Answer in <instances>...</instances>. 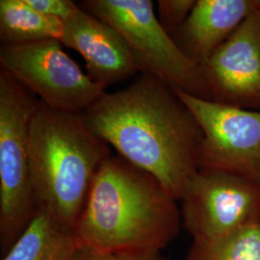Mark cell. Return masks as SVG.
Returning <instances> with one entry per match:
<instances>
[{
	"label": "cell",
	"mask_w": 260,
	"mask_h": 260,
	"mask_svg": "<svg viewBox=\"0 0 260 260\" xmlns=\"http://www.w3.org/2000/svg\"><path fill=\"white\" fill-rule=\"evenodd\" d=\"M89 128L120 157L155 177L177 202L199 172L203 131L167 84L141 74L83 113Z\"/></svg>",
	"instance_id": "6da1fadb"
},
{
	"label": "cell",
	"mask_w": 260,
	"mask_h": 260,
	"mask_svg": "<svg viewBox=\"0 0 260 260\" xmlns=\"http://www.w3.org/2000/svg\"><path fill=\"white\" fill-rule=\"evenodd\" d=\"M181 225L177 200L157 179L111 155L93 180L74 233L80 247L104 254L160 252Z\"/></svg>",
	"instance_id": "7a4b0ae2"
},
{
	"label": "cell",
	"mask_w": 260,
	"mask_h": 260,
	"mask_svg": "<svg viewBox=\"0 0 260 260\" xmlns=\"http://www.w3.org/2000/svg\"><path fill=\"white\" fill-rule=\"evenodd\" d=\"M109 146L82 113L59 111L40 101L29 131V158L38 210L74 230Z\"/></svg>",
	"instance_id": "3957f363"
},
{
	"label": "cell",
	"mask_w": 260,
	"mask_h": 260,
	"mask_svg": "<svg viewBox=\"0 0 260 260\" xmlns=\"http://www.w3.org/2000/svg\"><path fill=\"white\" fill-rule=\"evenodd\" d=\"M40 100L0 70V245L5 254L38 212L29 131Z\"/></svg>",
	"instance_id": "277c9868"
},
{
	"label": "cell",
	"mask_w": 260,
	"mask_h": 260,
	"mask_svg": "<svg viewBox=\"0 0 260 260\" xmlns=\"http://www.w3.org/2000/svg\"><path fill=\"white\" fill-rule=\"evenodd\" d=\"M80 7L121 34L140 73L173 90L211 101L201 66L189 59L161 26L151 0H86Z\"/></svg>",
	"instance_id": "5b68a950"
},
{
	"label": "cell",
	"mask_w": 260,
	"mask_h": 260,
	"mask_svg": "<svg viewBox=\"0 0 260 260\" xmlns=\"http://www.w3.org/2000/svg\"><path fill=\"white\" fill-rule=\"evenodd\" d=\"M0 69L59 111L83 113L106 93L58 40L1 45Z\"/></svg>",
	"instance_id": "8992f818"
},
{
	"label": "cell",
	"mask_w": 260,
	"mask_h": 260,
	"mask_svg": "<svg viewBox=\"0 0 260 260\" xmlns=\"http://www.w3.org/2000/svg\"><path fill=\"white\" fill-rule=\"evenodd\" d=\"M192 112L204 137L199 167L260 186V110H248L174 90Z\"/></svg>",
	"instance_id": "52a82bcc"
},
{
	"label": "cell",
	"mask_w": 260,
	"mask_h": 260,
	"mask_svg": "<svg viewBox=\"0 0 260 260\" xmlns=\"http://www.w3.org/2000/svg\"><path fill=\"white\" fill-rule=\"evenodd\" d=\"M181 203V223L193 241L231 234L260 216V186L233 174L199 170Z\"/></svg>",
	"instance_id": "ba28073f"
},
{
	"label": "cell",
	"mask_w": 260,
	"mask_h": 260,
	"mask_svg": "<svg viewBox=\"0 0 260 260\" xmlns=\"http://www.w3.org/2000/svg\"><path fill=\"white\" fill-rule=\"evenodd\" d=\"M215 103L260 110V9L201 66Z\"/></svg>",
	"instance_id": "9c48e42d"
},
{
	"label": "cell",
	"mask_w": 260,
	"mask_h": 260,
	"mask_svg": "<svg viewBox=\"0 0 260 260\" xmlns=\"http://www.w3.org/2000/svg\"><path fill=\"white\" fill-rule=\"evenodd\" d=\"M60 42L82 56L88 75L106 88L140 73L136 60L121 34L81 7L64 22Z\"/></svg>",
	"instance_id": "30bf717a"
},
{
	"label": "cell",
	"mask_w": 260,
	"mask_h": 260,
	"mask_svg": "<svg viewBox=\"0 0 260 260\" xmlns=\"http://www.w3.org/2000/svg\"><path fill=\"white\" fill-rule=\"evenodd\" d=\"M258 9L260 0H197L185 22L172 38L189 59L204 65Z\"/></svg>",
	"instance_id": "8fae6325"
},
{
	"label": "cell",
	"mask_w": 260,
	"mask_h": 260,
	"mask_svg": "<svg viewBox=\"0 0 260 260\" xmlns=\"http://www.w3.org/2000/svg\"><path fill=\"white\" fill-rule=\"evenodd\" d=\"M79 248L74 230L38 210L2 260H73Z\"/></svg>",
	"instance_id": "7c38bea8"
},
{
	"label": "cell",
	"mask_w": 260,
	"mask_h": 260,
	"mask_svg": "<svg viewBox=\"0 0 260 260\" xmlns=\"http://www.w3.org/2000/svg\"><path fill=\"white\" fill-rule=\"evenodd\" d=\"M63 32L62 20L41 14L26 0H0L1 45L60 41Z\"/></svg>",
	"instance_id": "4fadbf2b"
},
{
	"label": "cell",
	"mask_w": 260,
	"mask_h": 260,
	"mask_svg": "<svg viewBox=\"0 0 260 260\" xmlns=\"http://www.w3.org/2000/svg\"><path fill=\"white\" fill-rule=\"evenodd\" d=\"M183 260H260V216L223 237L193 241Z\"/></svg>",
	"instance_id": "5bb4252c"
},
{
	"label": "cell",
	"mask_w": 260,
	"mask_h": 260,
	"mask_svg": "<svg viewBox=\"0 0 260 260\" xmlns=\"http://www.w3.org/2000/svg\"><path fill=\"white\" fill-rule=\"evenodd\" d=\"M196 0H158L156 17L163 29L172 37L189 17Z\"/></svg>",
	"instance_id": "9a60e30c"
},
{
	"label": "cell",
	"mask_w": 260,
	"mask_h": 260,
	"mask_svg": "<svg viewBox=\"0 0 260 260\" xmlns=\"http://www.w3.org/2000/svg\"><path fill=\"white\" fill-rule=\"evenodd\" d=\"M28 4L47 17L62 20L71 19L80 6L71 0H26Z\"/></svg>",
	"instance_id": "2e32d148"
},
{
	"label": "cell",
	"mask_w": 260,
	"mask_h": 260,
	"mask_svg": "<svg viewBox=\"0 0 260 260\" xmlns=\"http://www.w3.org/2000/svg\"><path fill=\"white\" fill-rule=\"evenodd\" d=\"M107 260H165L155 251H122L107 254Z\"/></svg>",
	"instance_id": "e0dca14e"
},
{
	"label": "cell",
	"mask_w": 260,
	"mask_h": 260,
	"mask_svg": "<svg viewBox=\"0 0 260 260\" xmlns=\"http://www.w3.org/2000/svg\"><path fill=\"white\" fill-rule=\"evenodd\" d=\"M73 260H107V254L94 251L90 248L80 247L76 251Z\"/></svg>",
	"instance_id": "ac0fdd59"
},
{
	"label": "cell",
	"mask_w": 260,
	"mask_h": 260,
	"mask_svg": "<svg viewBox=\"0 0 260 260\" xmlns=\"http://www.w3.org/2000/svg\"><path fill=\"white\" fill-rule=\"evenodd\" d=\"M165 260H170V259H166V258H165Z\"/></svg>",
	"instance_id": "d6986e66"
}]
</instances>
